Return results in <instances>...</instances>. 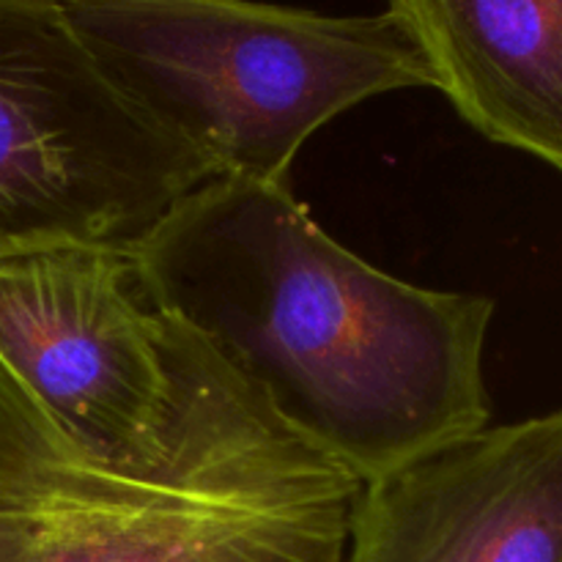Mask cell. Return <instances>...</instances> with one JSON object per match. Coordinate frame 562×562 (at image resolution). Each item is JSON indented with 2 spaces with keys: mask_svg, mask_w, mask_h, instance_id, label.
<instances>
[{
  "mask_svg": "<svg viewBox=\"0 0 562 562\" xmlns=\"http://www.w3.org/2000/svg\"><path fill=\"white\" fill-rule=\"evenodd\" d=\"M0 371L97 453H124L170 393L168 316L137 250L53 245L0 258Z\"/></svg>",
  "mask_w": 562,
  "mask_h": 562,
  "instance_id": "5",
  "label": "cell"
},
{
  "mask_svg": "<svg viewBox=\"0 0 562 562\" xmlns=\"http://www.w3.org/2000/svg\"><path fill=\"white\" fill-rule=\"evenodd\" d=\"M390 11L467 124L562 173V0H390Z\"/></svg>",
  "mask_w": 562,
  "mask_h": 562,
  "instance_id": "7",
  "label": "cell"
},
{
  "mask_svg": "<svg viewBox=\"0 0 562 562\" xmlns=\"http://www.w3.org/2000/svg\"><path fill=\"white\" fill-rule=\"evenodd\" d=\"M110 86L214 176L289 184L307 137L366 99L434 88L393 14L256 0H55Z\"/></svg>",
  "mask_w": 562,
  "mask_h": 562,
  "instance_id": "3",
  "label": "cell"
},
{
  "mask_svg": "<svg viewBox=\"0 0 562 562\" xmlns=\"http://www.w3.org/2000/svg\"><path fill=\"white\" fill-rule=\"evenodd\" d=\"M137 258L159 311L362 483L488 426L494 300L382 272L291 184L214 176Z\"/></svg>",
  "mask_w": 562,
  "mask_h": 562,
  "instance_id": "1",
  "label": "cell"
},
{
  "mask_svg": "<svg viewBox=\"0 0 562 562\" xmlns=\"http://www.w3.org/2000/svg\"><path fill=\"white\" fill-rule=\"evenodd\" d=\"M209 179L110 86L55 0H0V258L137 250Z\"/></svg>",
  "mask_w": 562,
  "mask_h": 562,
  "instance_id": "4",
  "label": "cell"
},
{
  "mask_svg": "<svg viewBox=\"0 0 562 562\" xmlns=\"http://www.w3.org/2000/svg\"><path fill=\"white\" fill-rule=\"evenodd\" d=\"M344 562H562V409L362 483Z\"/></svg>",
  "mask_w": 562,
  "mask_h": 562,
  "instance_id": "6",
  "label": "cell"
},
{
  "mask_svg": "<svg viewBox=\"0 0 562 562\" xmlns=\"http://www.w3.org/2000/svg\"><path fill=\"white\" fill-rule=\"evenodd\" d=\"M168 355L162 412L113 456L0 371V562H344L360 477L170 316Z\"/></svg>",
  "mask_w": 562,
  "mask_h": 562,
  "instance_id": "2",
  "label": "cell"
}]
</instances>
